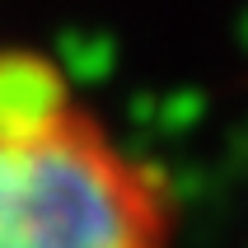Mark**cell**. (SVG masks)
<instances>
[{
	"mask_svg": "<svg viewBox=\"0 0 248 248\" xmlns=\"http://www.w3.org/2000/svg\"><path fill=\"white\" fill-rule=\"evenodd\" d=\"M0 248H173L164 178L38 52H0Z\"/></svg>",
	"mask_w": 248,
	"mask_h": 248,
	"instance_id": "1",
	"label": "cell"
}]
</instances>
